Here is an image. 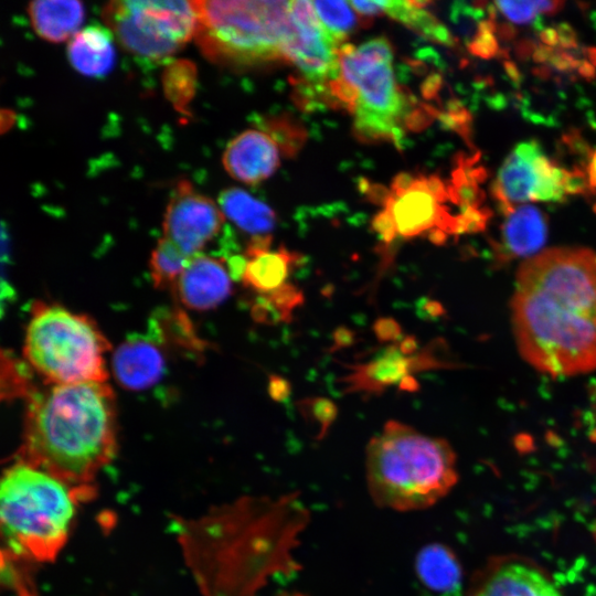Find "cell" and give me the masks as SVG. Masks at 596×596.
<instances>
[{"mask_svg": "<svg viewBox=\"0 0 596 596\" xmlns=\"http://www.w3.org/2000/svg\"><path fill=\"white\" fill-rule=\"evenodd\" d=\"M512 329L538 371L570 376L596 369V253L554 247L526 258L515 276Z\"/></svg>", "mask_w": 596, "mask_h": 596, "instance_id": "6da1fadb", "label": "cell"}, {"mask_svg": "<svg viewBox=\"0 0 596 596\" xmlns=\"http://www.w3.org/2000/svg\"><path fill=\"white\" fill-rule=\"evenodd\" d=\"M115 395L106 382L51 384L28 398L18 460L93 487L116 451Z\"/></svg>", "mask_w": 596, "mask_h": 596, "instance_id": "7a4b0ae2", "label": "cell"}, {"mask_svg": "<svg viewBox=\"0 0 596 596\" xmlns=\"http://www.w3.org/2000/svg\"><path fill=\"white\" fill-rule=\"evenodd\" d=\"M220 520L223 596H256L269 578L300 568L294 553L309 510L298 494L248 498Z\"/></svg>", "mask_w": 596, "mask_h": 596, "instance_id": "3957f363", "label": "cell"}, {"mask_svg": "<svg viewBox=\"0 0 596 596\" xmlns=\"http://www.w3.org/2000/svg\"><path fill=\"white\" fill-rule=\"evenodd\" d=\"M365 480L377 507L398 512L425 510L457 483L456 454L443 438L389 421L365 448Z\"/></svg>", "mask_w": 596, "mask_h": 596, "instance_id": "277c9868", "label": "cell"}, {"mask_svg": "<svg viewBox=\"0 0 596 596\" xmlns=\"http://www.w3.org/2000/svg\"><path fill=\"white\" fill-rule=\"evenodd\" d=\"M94 493L17 460L0 483V519L8 552L15 558L52 562L66 544L79 502Z\"/></svg>", "mask_w": 596, "mask_h": 596, "instance_id": "5b68a950", "label": "cell"}, {"mask_svg": "<svg viewBox=\"0 0 596 596\" xmlns=\"http://www.w3.org/2000/svg\"><path fill=\"white\" fill-rule=\"evenodd\" d=\"M193 4L194 40L211 62L243 68L285 60L290 1L195 0Z\"/></svg>", "mask_w": 596, "mask_h": 596, "instance_id": "8992f818", "label": "cell"}, {"mask_svg": "<svg viewBox=\"0 0 596 596\" xmlns=\"http://www.w3.org/2000/svg\"><path fill=\"white\" fill-rule=\"evenodd\" d=\"M110 343L87 316L60 305L35 301L23 353L49 384L106 382L104 353Z\"/></svg>", "mask_w": 596, "mask_h": 596, "instance_id": "52a82bcc", "label": "cell"}, {"mask_svg": "<svg viewBox=\"0 0 596 596\" xmlns=\"http://www.w3.org/2000/svg\"><path fill=\"white\" fill-rule=\"evenodd\" d=\"M339 63V77L330 88L353 114L356 134L363 139L400 142L406 103L394 75L389 41L376 38L359 46L342 45Z\"/></svg>", "mask_w": 596, "mask_h": 596, "instance_id": "ba28073f", "label": "cell"}, {"mask_svg": "<svg viewBox=\"0 0 596 596\" xmlns=\"http://www.w3.org/2000/svg\"><path fill=\"white\" fill-rule=\"evenodd\" d=\"M102 17L128 52L152 61L181 50L194 38L198 22L193 1H110Z\"/></svg>", "mask_w": 596, "mask_h": 596, "instance_id": "9c48e42d", "label": "cell"}, {"mask_svg": "<svg viewBox=\"0 0 596 596\" xmlns=\"http://www.w3.org/2000/svg\"><path fill=\"white\" fill-rule=\"evenodd\" d=\"M447 198L448 191L437 177H398L373 227L386 243L396 236L411 238L425 232H429V236L437 231L459 234L458 217L440 204Z\"/></svg>", "mask_w": 596, "mask_h": 596, "instance_id": "30bf717a", "label": "cell"}, {"mask_svg": "<svg viewBox=\"0 0 596 596\" xmlns=\"http://www.w3.org/2000/svg\"><path fill=\"white\" fill-rule=\"evenodd\" d=\"M291 31L285 61L294 63L313 83L336 81L340 74V45L318 18L312 1H290Z\"/></svg>", "mask_w": 596, "mask_h": 596, "instance_id": "8fae6325", "label": "cell"}, {"mask_svg": "<svg viewBox=\"0 0 596 596\" xmlns=\"http://www.w3.org/2000/svg\"><path fill=\"white\" fill-rule=\"evenodd\" d=\"M223 223L221 209L182 180L174 188L164 212L163 237L193 257L219 234Z\"/></svg>", "mask_w": 596, "mask_h": 596, "instance_id": "7c38bea8", "label": "cell"}, {"mask_svg": "<svg viewBox=\"0 0 596 596\" xmlns=\"http://www.w3.org/2000/svg\"><path fill=\"white\" fill-rule=\"evenodd\" d=\"M440 362L433 350L407 354L395 342L369 361L349 365L348 373L341 379L342 389L345 393L364 394H381L393 385L402 389L406 382L415 380V373L440 368Z\"/></svg>", "mask_w": 596, "mask_h": 596, "instance_id": "4fadbf2b", "label": "cell"}, {"mask_svg": "<svg viewBox=\"0 0 596 596\" xmlns=\"http://www.w3.org/2000/svg\"><path fill=\"white\" fill-rule=\"evenodd\" d=\"M468 596H563L538 565L522 558H502L491 564Z\"/></svg>", "mask_w": 596, "mask_h": 596, "instance_id": "5bb4252c", "label": "cell"}, {"mask_svg": "<svg viewBox=\"0 0 596 596\" xmlns=\"http://www.w3.org/2000/svg\"><path fill=\"white\" fill-rule=\"evenodd\" d=\"M279 148L272 136L248 129L233 138L226 146L222 163L235 180L256 184L268 179L279 166Z\"/></svg>", "mask_w": 596, "mask_h": 596, "instance_id": "9a60e30c", "label": "cell"}, {"mask_svg": "<svg viewBox=\"0 0 596 596\" xmlns=\"http://www.w3.org/2000/svg\"><path fill=\"white\" fill-rule=\"evenodd\" d=\"M231 277L220 259L200 253L190 259L174 288L185 307L203 311L217 307L230 296Z\"/></svg>", "mask_w": 596, "mask_h": 596, "instance_id": "2e32d148", "label": "cell"}, {"mask_svg": "<svg viewBox=\"0 0 596 596\" xmlns=\"http://www.w3.org/2000/svg\"><path fill=\"white\" fill-rule=\"evenodd\" d=\"M546 235V219L538 207L517 206L505 216L501 240L492 243L496 259L508 263L518 257L530 258L544 245Z\"/></svg>", "mask_w": 596, "mask_h": 596, "instance_id": "e0dca14e", "label": "cell"}, {"mask_svg": "<svg viewBox=\"0 0 596 596\" xmlns=\"http://www.w3.org/2000/svg\"><path fill=\"white\" fill-rule=\"evenodd\" d=\"M113 372L125 389L140 391L156 384L164 371V358L159 347L145 338L121 343L113 355Z\"/></svg>", "mask_w": 596, "mask_h": 596, "instance_id": "ac0fdd59", "label": "cell"}, {"mask_svg": "<svg viewBox=\"0 0 596 596\" xmlns=\"http://www.w3.org/2000/svg\"><path fill=\"white\" fill-rule=\"evenodd\" d=\"M270 235L253 237L245 253L247 263L242 281L258 295L270 292L288 283L287 278L299 260V255L285 247L270 251Z\"/></svg>", "mask_w": 596, "mask_h": 596, "instance_id": "d6986e66", "label": "cell"}, {"mask_svg": "<svg viewBox=\"0 0 596 596\" xmlns=\"http://www.w3.org/2000/svg\"><path fill=\"white\" fill-rule=\"evenodd\" d=\"M355 11L363 15L387 14L426 39L454 45L455 40L449 30L428 10L426 1H350Z\"/></svg>", "mask_w": 596, "mask_h": 596, "instance_id": "ffe728a7", "label": "cell"}, {"mask_svg": "<svg viewBox=\"0 0 596 596\" xmlns=\"http://www.w3.org/2000/svg\"><path fill=\"white\" fill-rule=\"evenodd\" d=\"M67 56L71 65L83 75H106L115 63L111 32L98 25L79 30L68 42Z\"/></svg>", "mask_w": 596, "mask_h": 596, "instance_id": "44dd1931", "label": "cell"}, {"mask_svg": "<svg viewBox=\"0 0 596 596\" xmlns=\"http://www.w3.org/2000/svg\"><path fill=\"white\" fill-rule=\"evenodd\" d=\"M28 14L40 38L60 43L78 32L84 20V7L75 0H41L29 3Z\"/></svg>", "mask_w": 596, "mask_h": 596, "instance_id": "7402d4cb", "label": "cell"}, {"mask_svg": "<svg viewBox=\"0 0 596 596\" xmlns=\"http://www.w3.org/2000/svg\"><path fill=\"white\" fill-rule=\"evenodd\" d=\"M536 159L523 157L515 151L505 158L491 185V193L499 206H514L532 201L541 178L534 166Z\"/></svg>", "mask_w": 596, "mask_h": 596, "instance_id": "603a6c76", "label": "cell"}, {"mask_svg": "<svg viewBox=\"0 0 596 596\" xmlns=\"http://www.w3.org/2000/svg\"><path fill=\"white\" fill-rule=\"evenodd\" d=\"M219 205L224 216L254 237L269 236L276 225L275 212L240 188L223 190Z\"/></svg>", "mask_w": 596, "mask_h": 596, "instance_id": "cb8c5ba5", "label": "cell"}, {"mask_svg": "<svg viewBox=\"0 0 596 596\" xmlns=\"http://www.w3.org/2000/svg\"><path fill=\"white\" fill-rule=\"evenodd\" d=\"M415 572L425 587L438 594L454 593L461 584L459 562L443 544L434 543L423 547L415 560Z\"/></svg>", "mask_w": 596, "mask_h": 596, "instance_id": "d4e9b609", "label": "cell"}, {"mask_svg": "<svg viewBox=\"0 0 596 596\" xmlns=\"http://www.w3.org/2000/svg\"><path fill=\"white\" fill-rule=\"evenodd\" d=\"M302 302V291L286 283L270 292L258 295L252 307V316L257 322L266 324L288 322Z\"/></svg>", "mask_w": 596, "mask_h": 596, "instance_id": "484cf974", "label": "cell"}, {"mask_svg": "<svg viewBox=\"0 0 596 596\" xmlns=\"http://www.w3.org/2000/svg\"><path fill=\"white\" fill-rule=\"evenodd\" d=\"M191 258L171 241L159 238L150 256V275L155 286L174 288Z\"/></svg>", "mask_w": 596, "mask_h": 596, "instance_id": "4316f807", "label": "cell"}, {"mask_svg": "<svg viewBox=\"0 0 596 596\" xmlns=\"http://www.w3.org/2000/svg\"><path fill=\"white\" fill-rule=\"evenodd\" d=\"M163 87L169 100L181 111L191 100L195 88V67L184 60L171 63L163 74Z\"/></svg>", "mask_w": 596, "mask_h": 596, "instance_id": "83f0119b", "label": "cell"}, {"mask_svg": "<svg viewBox=\"0 0 596 596\" xmlns=\"http://www.w3.org/2000/svg\"><path fill=\"white\" fill-rule=\"evenodd\" d=\"M312 4L326 30L341 45V42L356 24V15L351 3L347 1H312Z\"/></svg>", "mask_w": 596, "mask_h": 596, "instance_id": "f1b7e54d", "label": "cell"}, {"mask_svg": "<svg viewBox=\"0 0 596 596\" xmlns=\"http://www.w3.org/2000/svg\"><path fill=\"white\" fill-rule=\"evenodd\" d=\"M298 408L307 424L316 433V438L326 436L338 414L336 404L327 397H307L298 402Z\"/></svg>", "mask_w": 596, "mask_h": 596, "instance_id": "f546056e", "label": "cell"}, {"mask_svg": "<svg viewBox=\"0 0 596 596\" xmlns=\"http://www.w3.org/2000/svg\"><path fill=\"white\" fill-rule=\"evenodd\" d=\"M2 373L8 374V379H2V395L8 397L23 396L30 397L35 390L30 375L22 363H19L10 355L7 360L2 355Z\"/></svg>", "mask_w": 596, "mask_h": 596, "instance_id": "4dcf8cb0", "label": "cell"}, {"mask_svg": "<svg viewBox=\"0 0 596 596\" xmlns=\"http://www.w3.org/2000/svg\"><path fill=\"white\" fill-rule=\"evenodd\" d=\"M497 9L511 22L526 24L534 22L538 11L534 1H496Z\"/></svg>", "mask_w": 596, "mask_h": 596, "instance_id": "1f68e13d", "label": "cell"}, {"mask_svg": "<svg viewBox=\"0 0 596 596\" xmlns=\"http://www.w3.org/2000/svg\"><path fill=\"white\" fill-rule=\"evenodd\" d=\"M471 54L481 58H491L499 53V44L493 33L477 31L472 41L468 44Z\"/></svg>", "mask_w": 596, "mask_h": 596, "instance_id": "d6a6232c", "label": "cell"}, {"mask_svg": "<svg viewBox=\"0 0 596 596\" xmlns=\"http://www.w3.org/2000/svg\"><path fill=\"white\" fill-rule=\"evenodd\" d=\"M373 331L382 342H397L401 339L402 330L397 321L392 318H380L373 326Z\"/></svg>", "mask_w": 596, "mask_h": 596, "instance_id": "836d02e7", "label": "cell"}, {"mask_svg": "<svg viewBox=\"0 0 596 596\" xmlns=\"http://www.w3.org/2000/svg\"><path fill=\"white\" fill-rule=\"evenodd\" d=\"M590 188L588 179L585 175V172L581 168H575L573 171H568L565 184L564 192L565 194H584Z\"/></svg>", "mask_w": 596, "mask_h": 596, "instance_id": "e575fe53", "label": "cell"}, {"mask_svg": "<svg viewBox=\"0 0 596 596\" xmlns=\"http://www.w3.org/2000/svg\"><path fill=\"white\" fill-rule=\"evenodd\" d=\"M291 385L281 376L270 375L268 381V394L274 401L283 402L289 397Z\"/></svg>", "mask_w": 596, "mask_h": 596, "instance_id": "d590c367", "label": "cell"}, {"mask_svg": "<svg viewBox=\"0 0 596 596\" xmlns=\"http://www.w3.org/2000/svg\"><path fill=\"white\" fill-rule=\"evenodd\" d=\"M558 33V45L562 49H576L577 36L575 30L566 22H562L556 26Z\"/></svg>", "mask_w": 596, "mask_h": 596, "instance_id": "8d00e7d4", "label": "cell"}, {"mask_svg": "<svg viewBox=\"0 0 596 596\" xmlns=\"http://www.w3.org/2000/svg\"><path fill=\"white\" fill-rule=\"evenodd\" d=\"M564 142L572 151L581 156H593L587 142L581 137L579 132H568L563 136Z\"/></svg>", "mask_w": 596, "mask_h": 596, "instance_id": "74e56055", "label": "cell"}, {"mask_svg": "<svg viewBox=\"0 0 596 596\" xmlns=\"http://www.w3.org/2000/svg\"><path fill=\"white\" fill-rule=\"evenodd\" d=\"M536 47L538 45H535L533 41L524 39V40L519 41L514 45V53L518 58L522 61H526L530 58V56L532 57Z\"/></svg>", "mask_w": 596, "mask_h": 596, "instance_id": "f35d334b", "label": "cell"}, {"mask_svg": "<svg viewBox=\"0 0 596 596\" xmlns=\"http://www.w3.org/2000/svg\"><path fill=\"white\" fill-rule=\"evenodd\" d=\"M534 4L539 13L549 15L557 13L564 7L563 1H534Z\"/></svg>", "mask_w": 596, "mask_h": 596, "instance_id": "ab89813d", "label": "cell"}, {"mask_svg": "<svg viewBox=\"0 0 596 596\" xmlns=\"http://www.w3.org/2000/svg\"><path fill=\"white\" fill-rule=\"evenodd\" d=\"M502 65L507 76L511 79L512 84L515 87H519L522 82V74L519 71L518 66L509 60L503 61Z\"/></svg>", "mask_w": 596, "mask_h": 596, "instance_id": "60d3db41", "label": "cell"}, {"mask_svg": "<svg viewBox=\"0 0 596 596\" xmlns=\"http://www.w3.org/2000/svg\"><path fill=\"white\" fill-rule=\"evenodd\" d=\"M554 52L553 47L543 44L538 45L532 55V60L538 64L549 63Z\"/></svg>", "mask_w": 596, "mask_h": 596, "instance_id": "b9f144b4", "label": "cell"}, {"mask_svg": "<svg viewBox=\"0 0 596 596\" xmlns=\"http://www.w3.org/2000/svg\"><path fill=\"white\" fill-rule=\"evenodd\" d=\"M540 41L543 45L554 47L558 45V33L554 28H545L540 32Z\"/></svg>", "mask_w": 596, "mask_h": 596, "instance_id": "7bdbcfd3", "label": "cell"}, {"mask_svg": "<svg viewBox=\"0 0 596 596\" xmlns=\"http://www.w3.org/2000/svg\"><path fill=\"white\" fill-rule=\"evenodd\" d=\"M497 33L501 40L511 41L517 36L518 30L510 23H501L497 26Z\"/></svg>", "mask_w": 596, "mask_h": 596, "instance_id": "ee69618b", "label": "cell"}, {"mask_svg": "<svg viewBox=\"0 0 596 596\" xmlns=\"http://www.w3.org/2000/svg\"><path fill=\"white\" fill-rule=\"evenodd\" d=\"M577 73L587 81H593L596 77V67L587 60L581 62Z\"/></svg>", "mask_w": 596, "mask_h": 596, "instance_id": "f6af8a7d", "label": "cell"}, {"mask_svg": "<svg viewBox=\"0 0 596 596\" xmlns=\"http://www.w3.org/2000/svg\"><path fill=\"white\" fill-rule=\"evenodd\" d=\"M497 26L496 22L490 19L481 20L477 25V31L494 34L497 32Z\"/></svg>", "mask_w": 596, "mask_h": 596, "instance_id": "bcb514c9", "label": "cell"}, {"mask_svg": "<svg viewBox=\"0 0 596 596\" xmlns=\"http://www.w3.org/2000/svg\"><path fill=\"white\" fill-rule=\"evenodd\" d=\"M588 182L592 189L596 188V151L593 153L588 167Z\"/></svg>", "mask_w": 596, "mask_h": 596, "instance_id": "7dc6e473", "label": "cell"}, {"mask_svg": "<svg viewBox=\"0 0 596 596\" xmlns=\"http://www.w3.org/2000/svg\"><path fill=\"white\" fill-rule=\"evenodd\" d=\"M352 339V333L347 329H339L336 332V343L339 345H344L349 343Z\"/></svg>", "mask_w": 596, "mask_h": 596, "instance_id": "c3c4849f", "label": "cell"}, {"mask_svg": "<svg viewBox=\"0 0 596 596\" xmlns=\"http://www.w3.org/2000/svg\"><path fill=\"white\" fill-rule=\"evenodd\" d=\"M533 74L538 76L539 78L547 79L552 74V70L551 67L546 65H541L539 67L533 68Z\"/></svg>", "mask_w": 596, "mask_h": 596, "instance_id": "681fc988", "label": "cell"}, {"mask_svg": "<svg viewBox=\"0 0 596 596\" xmlns=\"http://www.w3.org/2000/svg\"><path fill=\"white\" fill-rule=\"evenodd\" d=\"M584 54L587 57V61L596 67V47L588 46L584 49Z\"/></svg>", "mask_w": 596, "mask_h": 596, "instance_id": "f907efd6", "label": "cell"}, {"mask_svg": "<svg viewBox=\"0 0 596 596\" xmlns=\"http://www.w3.org/2000/svg\"><path fill=\"white\" fill-rule=\"evenodd\" d=\"M489 105L497 109L502 108L504 107V98L501 95L492 97V99L489 100Z\"/></svg>", "mask_w": 596, "mask_h": 596, "instance_id": "816d5d0a", "label": "cell"}, {"mask_svg": "<svg viewBox=\"0 0 596 596\" xmlns=\"http://www.w3.org/2000/svg\"><path fill=\"white\" fill-rule=\"evenodd\" d=\"M497 10L498 9L494 3L488 4L486 13L490 20L494 21L497 19Z\"/></svg>", "mask_w": 596, "mask_h": 596, "instance_id": "f5cc1de1", "label": "cell"}, {"mask_svg": "<svg viewBox=\"0 0 596 596\" xmlns=\"http://www.w3.org/2000/svg\"><path fill=\"white\" fill-rule=\"evenodd\" d=\"M277 596H308L306 594H302L300 592H289V590H283Z\"/></svg>", "mask_w": 596, "mask_h": 596, "instance_id": "db71d44e", "label": "cell"}, {"mask_svg": "<svg viewBox=\"0 0 596 596\" xmlns=\"http://www.w3.org/2000/svg\"><path fill=\"white\" fill-rule=\"evenodd\" d=\"M594 536H595V540H596V523H595V526H594Z\"/></svg>", "mask_w": 596, "mask_h": 596, "instance_id": "11a10c76", "label": "cell"}]
</instances>
